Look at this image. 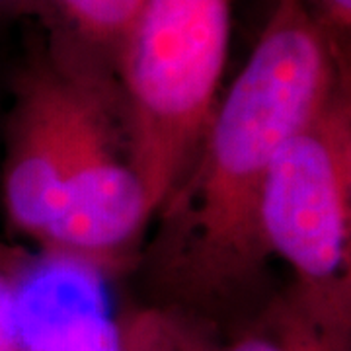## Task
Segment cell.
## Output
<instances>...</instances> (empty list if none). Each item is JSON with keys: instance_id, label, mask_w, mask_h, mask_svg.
<instances>
[{"instance_id": "3", "label": "cell", "mask_w": 351, "mask_h": 351, "mask_svg": "<svg viewBox=\"0 0 351 351\" xmlns=\"http://www.w3.org/2000/svg\"><path fill=\"white\" fill-rule=\"evenodd\" d=\"M232 0H141L113 73L152 217L188 172L219 101Z\"/></svg>"}, {"instance_id": "1", "label": "cell", "mask_w": 351, "mask_h": 351, "mask_svg": "<svg viewBox=\"0 0 351 351\" xmlns=\"http://www.w3.org/2000/svg\"><path fill=\"white\" fill-rule=\"evenodd\" d=\"M350 80L338 47L301 0H276L162 217L156 281L176 311L203 322L246 293L269 258L260 199L277 154Z\"/></svg>"}, {"instance_id": "5", "label": "cell", "mask_w": 351, "mask_h": 351, "mask_svg": "<svg viewBox=\"0 0 351 351\" xmlns=\"http://www.w3.org/2000/svg\"><path fill=\"white\" fill-rule=\"evenodd\" d=\"M141 0H38V18L53 36L69 39L113 66Z\"/></svg>"}, {"instance_id": "7", "label": "cell", "mask_w": 351, "mask_h": 351, "mask_svg": "<svg viewBox=\"0 0 351 351\" xmlns=\"http://www.w3.org/2000/svg\"><path fill=\"white\" fill-rule=\"evenodd\" d=\"M221 351H339L291 297H277Z\"/></svg>"}, {"instance_id": "10", "label": "cell", "mask_w": 351, "mask_h": 351, "mask_svg": "<svg viewBox=\"0 0 351 351\" xmlns=\"http://www.w3.org/2000/svg\"><path fill=\"white\" fill-rule=\"evenodd\" d=\"M61 351H117L115 322L86 318L71 334V343Z\"/></svg>"}, {"instance_id": "8", "label": "cell", "mask_w": 351, "mask_h": 351, "mask_svg": "<svg viewBox=\"0 0 351 351\" xmlns=\"http://www.w3.org/2000/svg\"><path fill=\"white\" fill-rule=\"evenodd\" d=\"M32 256L18 246L0 242V351H27L20 324L18 297Z\"/></svg>"}, {"instance_id": "9", "label": "cell", "mask_w": 351, "mask_h": 351, "mask_svg": "<svg viewBox=\"0 0 351 351\" xmlns=\"http://www.w3.org/2000/svg\"><path fill=\"white\" fill-rule=\"evenodd\" d=\"M320 29L338 47L350 51L351 0H301Z\"/></svg>"}, {"instance_id": "4", "label": "cell", "mask_w": 351, "mask_h": 351, "mask_svg": "<svg viewBox=\"0 0 351 351\" xmlns=\"http://www.w3.org/2000/svg\"><path fill=\"white\" fill-rule=\"evenodd\" d=\"M267 256L289 263V293L339 351H351V88L322 110L277 154L260 199Z\"/></svg>"}, {"instance_id": "2", "label": "cell", "mask_w": 351, "mask_h": 351, "mask_svg": "<svg viewBox=\"0 0 351 351\" xmlns=\"http://www.w3.org/2000/svg\"><path fill=\"white\" fill-rule=\"evenodd\" d=\"M131 160L113 66L49 34L14 78L2 203L16 234L45 244L69 189Z\"/></svg>"}, {"instance_id": "11", "label": "cell", "mask_w": 351, "mask_h": 351, "mask_svg": "<svg viewBox=\"0 0 351 351\" xmlns=\"http://www.w3.org/2000/svg\"><path fill=\"white\" fill-rule=\"evenodd\" d=\"M38 16V0H0V22Z\"/></svg>"}, {"instance_id": "6", "label": "cell", "mask_w": 351, "mask_h": 351, "mask_svg": "<svg viewBox=\"0 0 351 351\" xmlns=\"http://www.w3.org/2000/svg\"><path fill=\"white\" fill-rule=\"evenodd\" d=\"M117 351H221L203 322L172 306L121 314L115 322Z\"/></svg>"}]
</instances>
